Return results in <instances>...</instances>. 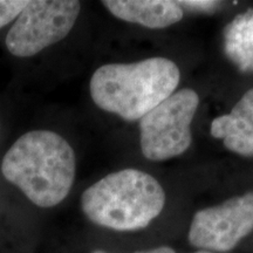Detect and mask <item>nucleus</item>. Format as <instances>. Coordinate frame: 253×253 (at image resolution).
<instances>
[{
  "mask_svg": "<svg viewBox=\"0 0 253 253\" xmlns=\"http://www.w3.org/2000/svg\"><path fill=\"white\" fill-rule=\"evenodd\" d=\"M5 179L39 208L48 209L65 201L77 173L74 149L52 130H31L6 151L1 162Z\"/></svg>",
  "mask_w": 253,
  "mask_h": 253,
  "instance_id": "1",
  "label": "nucleus"
},
{
  "mask_svg": "<svg viewBox=\"0 0 253 253\" xmlns=\"http://www.w3.org/2000/svg\"><path fill=\"white\" fill-rule=\"evenodd\" d=\"M179 80L178 66L167 58L107 63L93 73L89 91L100 109L126 121H140L175 93Z\"/></svg>",
  "mask_w": 253,
  "mask_h": 253,
  "instance_id": "2",
  "label": "nucleus"
},
{
  "mask_svg": "<svg viewBox=\"0 0 253 253\" xmlns=\"http://www.w3.org/2000/svg\"><path fill=\"white\" fill-rule=\"evenodd\" d=\"M166 192L148 172L125 169L104 176L81 196L82 212L95 225L119 232L149 226L166 207Z\"/></svg>",
  "mask_w": 253,
  "mask_h": 253,
  "instance_id": "3",
  "label": "nucleus"
},
{
  "mask_svg": "<svg viewBox=\"0 0 253 253\" xmlns=\"http://www.w3.org/2000/svg\"><path fill=\"white\" fill-rule=\"evenodd\" d=\"M198 106V94L183 88L145 114L140 120L143 156L161 162L184 154L192 143L191 123Z\"/></svg>",
  "mask_w": 253,
  "mask_h": 253,
  "instance_id": "4",
  "label": "nucleus"
},
{
  "mask_svg": "<svg viewBox=\"0 0 253 253\" xmlns=\"http://www.w3.org/2000/svg\"><path fill=\"white\" fill-rule=\"evenodd\" d=\"M81 2L75 0L28 1L5 39L6 48L17 58H31L68 36L77 23Z\"/></svg>",
  "mask_w": 253,
  "mask_h": 253,
  "instance_id": "5",
  "label": "nucleus"
},
{
  "mask_svg": "<svg viewBox=\"0 0 253 253\" xmlns=\"http://www.w3.org/2000/svg\"><path fill=\"white\" fill-rule=\"evenodd\" d=\"M253 231V192L198 210L190 224L188 240L198 250L230 252Z\"/></svg>",
  "mask_w": 253,
  "mask_h": 253,
  "instance_id": "6",
  "label": "nucleus"
},
{
  "mask_svg": "<svg viewBox=\"0 0 253 253\" xmlns=\"http://www.w3.org/2000/svg\"><path fill=\"white\" fill-rule=\"evenodd\" d=\"M211 136L240 156L253 157V88L246 91L232 110L211 122Z\"/></svg>",
  "mask_w": 253,
  "mask_h": 253,
  "instance_id": "7",
  "label": "nucleus"
},
{
  "mask_svg": "<svg viewBox=\"0 0 253 253\" xmlns=\"http://www.w3.org/2000/svg\"><path fill=\"white\" fill-rule=\"evenodd\" d=\"M114 17L147 28H166L183 18L179 1L171 0H106L102 1Z\"/></svg>",
  "mask_w": 253,
  "mask_h": 253,
  "instance_id": "8",
  "label": "nucleus"
},
{
  "mask_svg": "<svg viewBox=\"0 0 253 253\" xmlns=\"http://www.w3.org/2000/svg\"><path fill=\"white\" fill-rule=\"evenodd\" d=\"M240 24V56L246 67H253V13H248Z\"/></svg>",
  "mask_w": 253,
  "mask_h": 253,
  "instance_id": "9",
  "label": "nucleus"
},
{
  "mask_svg": "<svg viewBox=\"0 0 253 253\" xmlns=\"http://www.w3.org/2000/svg\"><path fill=\"white\" fill-rule=\"evenodd\" d=\"M28 1L26 0H5L0 1V28H2L6 25L15 20L19 17V14L23 12V9L26 7Z\"/></svg>",
  "mask_w": 253,
  "mask_h": 253,
  "instance_id": "10",
  "label": "nucleus"
},
{
  "mask_svg": "<svg viewBox=\"0 0 253 253\" xmlns=\"http://www.w3.org/2000/svg\"><path fill=\"white\" fill-rule=\"evenodd\" d=\"M91 253H107L102 251V250H95ZM134 253H176L175 250L170 246H157V248L148 249V250H141V251H136Z\"/></svg>",
  "mask_w": 253,
  "mask_h": 253,
  "instance_id": "11",
  "label": "nucleus"
},
{
  "mask_svg": "<svg viewBox=\"0 0 253 253\" xmlns=\"http://www.w3.org/2000/svg\"><path fill=\"white\" fill-rule=\"evenodd\" d=\"M192 253H213V252H209V251H203V250H197V251L192 252Z\"/></svg>",
  "mask_w": 253,
  "mask_h": 253,
  "instance_id": "12",
  "label": "nucleus"
}]
</instances>
